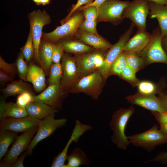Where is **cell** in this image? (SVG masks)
<instances>
[{
    "instance_id": "1",
    "label": "cell",
    "mask_w": 167,
    "mask_h": 167,
    "mask_svg": "<svg viewBox=\"0 0 167 167\" xmlns=\"http://www.w3.org/2000/svg\"><path fill=\"white\" fill-rule=\"evenodd\" d=\"M135 112L134 108L131 105L127 108H121L112 114L109 123L113 132L111 140L118 149L125 150L130 143L125 131L130 118Z\"/></svg>"
},
{
    "instance_id": "2",
    "label": "cell",
    "mask_w": 167,
    "mask_h": 167,
    "mask_svg": "<svg viewBox=\"0 0 167 167\" xmlns=\"http://www.w3.org/2000/svg\"><path fill=\"white\" fill-rule=\"evenodd\" d=\"M162 38L161 30L158 26L152 31L146 47L137 53L143 59L146 65L156 62L167 64V54L162 45Z\"/></svg>"
},
{
    "instance_id": "3",
    "label": "cell",
    "mask_w": 167,
    "mask_h": 167,
    "mask_svg": "<svg viewBox=\"0 0 167 167\" xmlns=\"http://www.w3.org/2000/svg\"><path fill=\"white\" fill-rule=\"evenodd\" d=\"M105 81L98 70L79 79L70 92L83 93L97 100L101 93Z\"/></svg>"
},
{
    "instance_id": "4",
    "label": "cell",
    "mask_w": 167,
    "mask_h": 167,
    "mask_svg": "<svg viewBox=\"0 0 167 167\" xmlns=\"http://www.w3.org/2000/svg\"><path fill=\"white\" fill-rule=\"evenodd\" d=\"M107 51L100 49L74 56L78 80L99 70L103 64Z\"/></svg>"
},
{
    "instance_id": "5",
    "label": "cell",
    "mask_w": 167,
    "mask_h": 167,
    "mask_svg": "<svg viewBox=\"0 0 167 167\" xmlns=\"http://www.w3.org/2000/svg\"><path fill=\"white\" fill-rule=\"evenodd\" d=\"M73 14L66 22L53 31L42 33L44 38L55 44L62 39L74 36L84 18L82 11H76Z\"/></svg>"
},
{
    "instance_id": "6",
    "label": "cell",
    "mask_w": 167,
    "mask_h": 167,
    "mask_svg": "<svg viewBox=\"0 0 167 167\" xmlns=\"http://www.w3.org/2000/svg\"><path fill=\"white\" fill-rule=\"evenodd\" d=\"M159 127L155 125L143 132L129 136L127 138L134 146L151 152L156 146L167 143V136L163 134Z\"/></svg>"
},
{
    "instance_id": "7",
    "label": "cell",
    "mask_w": 167,
    "mask_h": 167,
    "mask_svg": "<svg viewBox=\"0 0 167 167\" xmlns=\"http://www.w3.org/2000/svg\"><path fill=\"white\" fill-rule=\"evenodd\" d=\"M129 1L106 0L98 8L97 23L108 22L114 25L120 24L125 18L123 13Z\"/></svg>"
},
{
    "instance_id": "8",
    "label": "cell",
    "mask_w": 167,
    "mask_h": 167,
    "mask_svg": "<svg viewBox=\"0 0 167 167\" xmlns=\"http://www.w3.org/2000/svg\"><path fill=\"white\" fill-rule=\"evenodd\" d=\"M38 129V126H35L17 136L0 162V167H10L17 161L19 156L28 148Z\"/></svg>"
},
{
    "instance_id": "9",
    "label": "cell",
    "mask_w": 167,
    "mask_h": 167,
    "mask_svg": "<svg viewBox=\"0 0 167 167\" xmlns=\"http://www.w3.org/2000/svg\"><path fill=\"white\" fill-rule=\"evenodd\" d=\"M54 117L55 114H52L41 120L37 131L26 150L27 155L32 154V150L40 142L49 137L57 129L66 125V119H56Z\"/></svg>"
},
{
    "instance_id": "10",
    "label": "cell",
    "mask_w": 167,
    "mask_h": 167,
    "mask_svg": "<svg viewBox=\"0 0 167 167\" xmlns=\"http://www.w3.org/2000/svg\"><path fill=\"white\" fill-rule=\"evenodd\" d=\"M149 12L147 1L133 0L125 8L123 15L129 19L137 29L146 30V19Z\"/></svg>"
},
{
    "instance_id": "11",
    "label": "cell",
    "mask_w": 167,
    "mask_h": 167,
    "mask_svg": "<svg viewBox=\"0 0 167 167\" xmlns=\"http://www.w3.org/2000/svg\"><path fill=\"white\" fill-rule=\"evenodd\" d=\"M30 28L32 31L34 57L40 64L39 50L42 35V29L43 26L49 24L50 17L45 11L37 10L34 11L28 15Z\"/></svg>"
},
{
    "instance_id": "12",
    "label": "cell",
    "mask_w": 167,
    "mask_h": 167,
    "mask_svg": "<svg viewBox=\"0 0 167 167\" xmlns=\"http://www.w3.org/2000/svg\"><path fill=\"white\" fill-rule=\"evenodd\" d=\"M61 64L62 75L60 84L62 94L66 96L78 80L74 56L67 53H64Z\"/></svg>"
},
{
    "instance_id": "13",
    "label": "cell",
    "mask_w": 167,
    "mask_h": 167,
    "mask_svg": "<svg viewBox=\"0 0 167 167\" xmlns=\"http://www.w3.org/2000/svg\"><path fill=\"white\" fill-rule=\"evenodd\" d=\"M134 27V25L131 23L129 28L120 36L117 42L113 45L107 51L102 65L99 69L101 75L105 80L110 76L112 65L117 57L122 52L124 46L130 38Z\"/></svg>"
},
{
    "instance_id": "14",
    "label": "cell",
    "mask_w": 167,
    "mask_h": 167,
    "mask_svg": "<svg viewBox=\"0 0 167 167\" xmlns=\"http://www.w3.org/2000/svg\"><path fill=\"white\" fill-rule=\"evenodd\" d=\"M66 96L62 94L59 84L49 85L48 87L40 94L34 95L32 102L40 101L55 109L61 110L62 108L64 99Z\"/></svg>"
},
{
    "instance_id": "15",
    "label": "cell",
    "mask_w": 167,
    "mask_h": 167,
    "mask_svg": "<svg viewBox=\"0 0 167 167\" xmlns=\"http://www.w3.org/2000/svg\"><path fill=\"white\" fill-rule=\"evenodd\" d=\"M41 120L30 115L23 118H6L0 120V131L8 130L17 133L24 132L38 126Z\"/></svg>"
},
{
    "instance_id": "16",
    "label": "cell",
    "mask_w": 167,
    "mask_h": 167,
    "mask_svg": "<svg viewBox=\"0 0 167 167\" xmlns=\"http://www.w3.org/2000/svg\"><path fill=\"white\" fill-rule=\"evenodd\" d=\"M92 129L91 126L83 124L78 119L76 120L70 138L62 151L54 158L53 161V165L56 167H61L65 164L68 156L67 151L71 143L73 142L77 143L80 137L84 133Z\"/></svg>"
},
{
    "instance_id": "17",
    "label": "cell",
    "mask_w": 167,
    "mask_h": 167,
    "mask_svg": "<svg viewBox=\"0 0 167 167\" xmlns=\"http://www.w3.org/2000/svg\"><path fill=\"white\" fill-rule=\"evenodd\" d=\"M128 102L141 106L151 111L165 112L158 97L155 95H144L139 92L126 97Z\"/></svg>"
},
{
    "instance_id": "18",
    "label": "cell",
    "mask_w": 167,
    "mask_h": 167,
    "mask_svg": "<svg viewBox=\"0 0 167 167\" xmlns=\"http://www.w3.org/2000/svg\"><path fill=\"white\" fill-rule=\"evenodd\" d=\"M78 40L96 49L108 51L112 46L109 41L100 35L78 29L74 36Z\"/></svg>"
},
{
    "instance_id": "19",
    "label": "cell",
    "mask_w": 167,
    "mask_h": 167,
    "mask_svg": "<svg viewBox=\"0 0 167 167\" xmlns=\"http://www.w3.org/2000/svg\"><path fill=\"white\" fill-rule=\"evenodd\" d=\"M151 36V33L146 30L137 29L135 34L126 42L122 51L126 54L140 52L148 44Z\"/></svg>"
},
{
    "instance_id": "20",
    "label": "cell",
    "mask_w": 167,
    "mask_h": 167,
    "mask_svg": "<svg viewBox=\"0 0 167 167\" xmlns=\"http://www.w3.org/2000/svg\"><path fill=\"white\" fill-rule=\"evenodd\" d=\"M46 73L43 68L30 62L28 65V72L26 81L31 82L33 89L37 92L44 90L46 87Z\"/></svg>"
},
{
    "instance_id": "21",
    "label": "cell",
    "mask_w": 167,
    "mask_h": 167,
    "mask_svg": "<svg viewBox=\"0 0 167 167\" xmlns=\"http://www.w3.org/2000/svg\"><path fill=\"white\" fill-rule=\"evenodd\" d=\"M151 18H156L159 24L162 37L167 34V5L148 2Z\"/></svg>"
},
{
    "instance_id": "22",
    "label": "cell",
    "mask_w": 167,
    "mask_h": 167,
    "mask_svg": "<svg viewBox=\"0 0 167 167\" xmlns=\"http://www.w3.org/2000/svg\"><path fill=\"white\" fill-rule=\"evenodd\" d=\"M54 44L44 39L41 40L39 50L40 65L47 76L53 64L52 54Z\"/></svg>"
},
{
    "instance_id": "23",
    "label": "cell",
    "mask_w": 167,
    "mask_h": 167,
    "mask_svg": "<svg viewBox=\"0 0 167 167\" xmlns=\"http://www.w3.org/2000/svg\"><path fill=\"white\" fill-rule=\"evenodd\" d=\"M25 108L29 115L40 120L58 112L54 108L40 101L31 102Z\"/></svg>"
},
{
    "instance_id": "24",
    "label": "cell",
    "mask_w": 167,
    "mask_h": 167,
    "mask_svg": "<svg viewBox=\"0 0 167 167\" xmlns=\"http://www.w3.org/2000/svg\"><path fill=\"white\" fill-rule=\"evenodd\" d=\"M62 45L64 51L68 53L79 55L94 50L93 47L77 39H64L58 41Z\"/></svg>"
},
{
    "instance_id": "25",
    "label": "cell",
    "mask_w": 167,
    "mask_h": 167,
    "mask_svg": "<svg viewBox=\"0 0 167 167\" xmlns=\"http://www.w3.org/2000/svg\"><path fill=\"white\" fill-rule=\"evenodd\" d=\"M0 92L5 99L9 96L19 94L25 92H33L31 85L20 79L11 81L6 84L5 88L1 89Z\"/></svg>"
},
{
    "instance_id": "26",
    "label": "cell",
    "mask_w": 167,
    "mask_h": 167,
    "mask_svg": "<svg viewBox=\"0 0 167 167\" xmlns=\"http://www.w3.org/2000/svg\"><path fill=\"white\" fill-rule=\"evenodd\" d=\"M68 167H79L82 165L88 166L90 160L84 152L80 148L74 149L67 158Z\"/></svg>"
},
{
    "instance_id": "27",
    "label": "cell",
    "mask_w": 167,
    "mask_h": 167,
    "mask_svg": "<svg viewBox=\"0 0 167 167\" xmlns=\"http://www.w3.org/2000/svg\"><path fill=\"white\" fill-rule=\"evenodd\" d=\"M18 136L17 133L5 130L0 131V161L5 156L9 147Z\"/></svg>"
},
{
    "instance_id": "28",
    "label": "cell",
    "mask_w": 167,
    "mask_h": 167,
    "mask_svg": "<svg viewBox=\"0 0 167 167\" xmlns=\"http://www.w3.org/2000/svg\"><path fill=\"white\" fill-rule=\"evenodd\" d=\"M28 115L25 107L12 102L6 103L5 111L0 120L6 118H21Z\"/></svg>"
},
{
    "instance_id": "29",
    "label": "cell",
    "mask_w": 167,
    "mask_h": 167,
    "mask_svg": "<svg viewBox=\"0 0 167 167\" xmlns=\"http://www.w3.org/2000/svg\"><path fill=\"white\" fill-rule=\"evenodd\" d=\"M126 65V54L122 51L112 64L110 70V75H115L120 76Z\"/></svg>"
},
{
    "instance_id": "30",
    "label": "cell",
    "mask_w": 167,
    "mask_h": 167,
    "mask_svg": "<svg viewBox=\"0 0 167 167\" xmlns=\"http://www.w3.org/2000/svg\"><path fill=\"white\" fill-rule=\"evenodd\" d=\"M62 75L61 63H53L50 68L48 80L49 85L60 84Z\"/></svg>"
},
{
    "instance_id": "31",
    "label": "cell",
    "mask_w": 167,
    "mask_h": 167,
    "mask_svg": "<svg viewBox=\"0 0 167 167\" xmlns=\"http://www.w3.org/2000/svg\"><path fill=\"white\" fill-rule=\"evenodd\" d=\"M127 65L135 72L146 66L143 59L137 53L126 54Z\"/></svg>"
},
{
    "instance_id": "32",
    "label": "cell",
    "mask_w": 167,
    "mask_h": 167,
    "mask_svg": "<svg viewBox=\"0 0 167 167\" xmlns=\"http://www.w3.org/2000/svg\"><path fill=\"white\" fill-rule=\"evenodd\" d=\"M21 53L27 63L30 62L33 56H34L32 33L31 28L27 41L21 49Z\"/></svg>"
},
{
    "instance_id": "33",
    "label": "cell",
    "mask_w": 167,
    "mask_h": 167,
    "mask_svg": "<svg viewBox=\"0 0 167 167\" xmlns=\"http://www.w3.org/2000/svg\"><path fill=\"white\" fill-rule=\"evenodd\" d=\"M22 54L19 53L16 59L15 63L17 69V74L20 79L26 81V78L28 70V65L24 60Z\"/></svg>"
},
{
    "instance_id": "34",
    "label": "cell",
    "mask_w": 167,
    "mask_h": 167,
    "mask_svg": "<svg viewBox=\"0 0 167 167\" xmlns=\"http://www.w3.org/2000/svg\"><path fill=\"white\" fill-rule=\"evenodd\" d=\"M138 92L144 95H154L156 92V86L148 81H139L137 85Z\"/></svg>"
},
{
    "instance_id": "35",
    "label": "cell",
    "mask_w": 167,
    "mask_h": 167,
    "mask_svg": "<svg viewBox=\"0 0 167 167\" xmlns=\"http://www.w3.org/2000/svg\"><path fill=\"white\" fill-rule=\"evenodd\" d=\"M136 73L133 69L127 65L120 76L130 82L133 86H137L139 81L136 77Z\"/></svg>"
},
{
    "instance_id": "36",
    "label": "cell",
    "mask_w": 167,
    "mask_h": 167,
    "mask_svg": "<svg viewBox=\"0 0 167 167\" xmlns=\"http://www.w3.org/2000/svg\"><path fill=\"white\" fill-rule=\"evenodd\" d=\"M0 69L6 73L13 79L15 77L17 74V69L15 62L8 63L6 62L0 56Z\"/></svg>"
},
{
    "instance_id": "37",
    "label": "cell",
    "mask_w": 167,
    "mask_h": 167,
    "mask_svg": "<svg viewBox=\"0 0 167 167\" xmlns=\"http://www.w3.org/2000/svg\"><path fill=\"white\" fill-rule=\"evenodd\" d=\"M34 92H25L19 94L17 97L16 103L20 106L25 107L29 104L32 102Z\"/></svg>"
},
{
    "instance_id": "38",
    "label": "cell",
    "mask_w": 167,
    "mask_h": 167,
    "mask_svg": "<svg viewBox=\"0 0 167 167\" xmlns=\"http://www.w3.org/2000/svg\"><path fill=\"white\" fill-rule=\"evenodd\" d=\"M84 19L90 21H97L98 15V8L95 6L87 7L81 11Z\"/></svg>"
},
{
    "instance_id": "39",
    "label": "cell",
    "mask_w": 167,
    "mask_h": 167,
    "mask_svg": "<svg viewBox=\"0 0 167 167\" xmlns=\"http://www.w3.org/2000/svg\"><path fill=\"white\" fill-rule=\"evenodd\" d=\"M64 51L63 48L60 42H58L54 44L52 54L53 63H57L60 62Z\"/></svg>"
},
{
    "instance_id": "40",
    "label": "cell",
    "mask_w": 167,
    "mask_h": 167,
    "mask_svg": "<svg viewBox=\"0 0 167 167\" xmlns=\"http://www.w3.org/2000/svg\"><path fill=\"white\" fill-rule=\"evenodd\" d=\"M97 21H90L85 19L80 25L79 29L95 34L97 35H100L98 33L96 29V25Z\"/></svg>"
},
{
    "instance_id": "41",
    "label": "cell",
    "mask_w": 167,
    "mask_h": 167,
    "mask_svg": "<svg viewBox=\"0 0 167 167\" xmlns=\"http://www.w3.org/2000/svg\"><path fill=\"white\" fill-rule=\"evenodd\" d=\"M94 0H77L76 3L72 7L69 14L66 17L61 21L62 24L66 22L80 7L90 4L93 2Z\"/></svg>"
},
{
    "instance_id": "42",
    "label": "cell",
    "mask_w": 167,
    "mask_h": 167,
    "mask_svg": "<svg viewBox=\"0 0 167 167\" xmlns=\"http://www.w3.org/2000/svg\"><path fill=\"white\" fill-rule=\"evenodd\" d=\"M152 162H157L162 163L167 162V152L160 153L155 157L145 161L144 163Z\"/></svg>"
},
{
    "instance_id": "43",
    "label": "cell",
    "mask_w": 167,
    "mask_h": 167,
    "mask_svg": "<svg viewBox=\"0 0 167 167\" xmlns=\"http://www.w3.org/2000/svg\"><path fill=\"white\" fill-rule=\"evenodd\" d=\"M151 113L159 123L167 122V112L159 113L151 111Z\"/></svg>"
},
{
    "instance_id": "44",
    "label": "cell",
    "mask_w": 167,
    "mask_h": 167,
    "mask_svg": "<svg viewBox=\"0 0 167 167\" xmlns=\"http://www.w3.org/2000/svg\"><path fill=\"white\" fill-rule=\"evenodd\" d=\"M13 79L5 71L0 69V84L1 86H4L7 83L12 81Z\"/></svg>"
},
{
    "instance_id": "45",
    "label": "cell",
    "mask_w": 167,
    "mask_h": 167,
    "mask_svg": "<svg viewBox=\"0 0 167 167\" xmlns=\"http://www.w3.org/2000/svg\"><path fill=\"white\" fill-rule=\"evenodd\" d=\"M27 155L26 150L22 153L17 161L11 165L10 167H24V159Z\"/></svg>"
},
{
    "instance_id": "46",
    "label": "cell",
    "mask_w": 167,
    "mask_h": 167,
    "mask_svg": "<svg viewBox=\"0 0 167 167\" xmlns=\"http://www.w3.org/2000/svg\"><path fill=\"white\" fill-rule=\"evenodd\" d=\"M106 0H94L92 3L79 7L76 11H81L85 8L91 6H95L98 8L100 5Z\"/></svg>"
},
{
    "instance_id": "47",
    "label": "cell",
    "mask_w": 167,
    "mask_h": 167,
    "mask_svg": "<svg viewBox=\"0 0 167 167\" xmlns=\"http://www.w3.org/2000/svg\"><path fill=\"white\" fill-rule=\"evenodd\" d=\"M2 95H1L0 98V120L3 115L5 111V105L6 102Z\"/></svg>"
},
{
    "instance_id": "48",
    "label": "cell",
    "mask_w": 167,
    "mask_h": 167,
    "mask_svg": "<svg viewBox=\"0 0 167 167\" xmlns=\"http://www.w3.org/2000/svg\"><path fill=\"white\" fill-rule=\"evenodd\" d=\"M159 98L165 111L167 112V95L160 94Z\"/></svg>"
},
{
    "instance_id": "49",
    "label": "cell",
    "mask_w": 167,
    "mask_h": 167,
    "mask_svg": "<svg viewBox=\"0 0 167 167\" xmlns=\"http://www.w3.org/2000/svg\"><path fill=\"white\" fill-rule=\"evenodd\" d=\"M159 130L164 135L167 136V122L159 123Z\"/></svg>"
},
{
    "instance_id": "50",
    "label": "cell",
    "mask_w": 167,
    "mask_h": 167,
    "mask_svg": "<svg viewBox=\"0 0 167 167\" xmlns=\"http://www.w3.org/2000/svg\"><path fill=\"white\" fill-rule=\"evenodd\" d=\"M161 43L163 48L167 54V34L162 37Z\"/></svg>"
},
{
    "instance_id": "51",
    "label": "cell",
    "mask_w": 167,
    "mask_h": 167,
    "mask_svg": "<svg viewBox=\"0 0 167 167\" xmlns=\"http://www.w3.org/2000/svg\"><path fill=\"white\" fill-rule=\"evenodd\" d=\"M148 2H152L159 4L167 5V0H146Z\"/></svg>"
}]
</instances>
